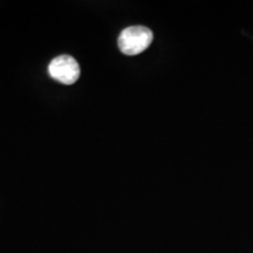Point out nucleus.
Listing matches in <instances>:
<instances>
[{"label":"nucleus","instance_id":"f257e3e1","mask_svg":"<svg viewBox=\"0 0 253 253\" xmlns=\"http://www.w3.org/2000/svg\"><path fill=\"white\" fill-rule=\"evenodd\" d=\"M153 39L154 34L150 28L137 25L125 28L120 34L118 43L123 54L137 55L151 45Z\"/></svg>","mask_w":253,"mask_h":253},{"label":"nucleus","instance_id":"f03ea898","mask_svg":"<svg viewBox=\"0 0 253 253\" xmlns=\"http://www.w3.org/2000/svg\"><path fill=\"white\" fill-rule=\"evenodd\" d=\"M50 78L63 84H73L81 74L80 66L71 55H59L50 61L48 66Z\"/></svg>","mask_w":253,"mask_h":253}]
</instances>
